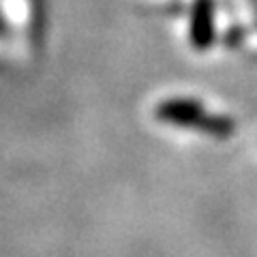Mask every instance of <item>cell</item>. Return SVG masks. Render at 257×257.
Instances as JSON below:
<instances>
[{"mask_svg": "<svg viewBox=\"0 0 257 257\" xmlns=\"http://www.w3.org/2000/svg\"><path fill=\"white\" fill-rule=\"evenodd\" d=\"M5 32H7V24L3 18H0V35H5Z\"/></svg>", "mask_w": 257, "mask_h": 257, "instance_id": "3", "label": "cell"}, {"mask_svg": "<svg viewBox=\"0 0 257 257\" xmlns=\"http://www.w3.org/2000/svg\"><path fill=\"white\" fill-rule=\"evenodd\" d=\"M214 0H193L191 7V45L206 52L214 43Z\"/></svg>", "mask_w": 257, "mask_h": 257, "instance_id": "2", "label": "cell"}, {"mask_svg": "<svg viewBox=\"0 0 257 257\" xmlns=\"http://www.w3.org/2000/svg\"><path fill=\"white\" fill-rule=\"evenodd\" d=\"M155 116L163 124L193 128L214 140H229L236 131V122L231 116L212 114L197 99H189V96H174L161 101L155 109Z\"/></svg>", "mask_w": 257, "mask_h": 257, "instance_id": "1", "label": "cell"}]
</instances>
